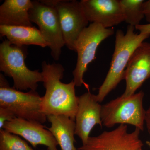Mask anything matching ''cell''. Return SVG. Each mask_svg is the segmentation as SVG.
<instances>
[{"label":"cell","mask_w":150,"mask_h":150,"mask_svg":"<svg viewBox=\"0 0 150 150\" xmlns=\"http://www.w3.org/2000/svg\"><path fill=\"white\" fill-rule=\"evenodd\" d=\"M135 28L139 31L140 33L150 34V23L138 25L135 26Z\"/></svg>","instance_id":"obj_21"},{"label":"cell","mask_w":150,"mask_h":150,"mask_svg":"<svg viewBox=\"0 0 150 150\" xmlns=\"http://www.w3.org/2000/svg\"><path fill=\"white\" fill-rule=\"evenodd\" d=\"M24 46L12 44L6 39L0 44V71L13 79V87L19 91H36L38 83L43 82L42 72L31 71L25 65Z\"/></svg>","instance_id":"obj_3"},{"label":"cell","mask_w":150,"mask_h":150,"mask_svg":"<svg viewBox=\"0 0 150 150\" xmlns=\"http://www.w3.org/2000/svg\"><path fill=\"white\" fill-rule=\"evenodd\" d=\"M114 34L113 28H105L97 23H91L83 30L75 44L77 61L73 75L76 86L80 87L83 84L88 88V85L84 81V74L89 64L95 59L100 44Z\"/></svg>","instance_id":"obj_7"},{"label":"cell","mask_w":150,"mask_h":150,"mask_svg":"<svg viewBox=\"0 0 150 150\" xmlns=\"http://www.w3.org/2000/svg\"><path fill=\"white\" fill-rule=\"evenodd\" d=\"M138 150H142V148H141V149H139Z\"/></svg>","instance_id":"obj_24"},{"label":"cell","mask_w":150,"mask_h":150,"mask_svg":"<svg viewBox=\"0 0 150 150\" xmlns=\"http://www.w3.org/2000/svg\"><path fill=\"white\" fill-rule=\"evenodd\" d=\"M141 131L136 128L129 133L127 125L121 124L112 131L90 137L86 144L78 150H138L144 146L140 139Z\"/></svg>","instance_id":"obj_8"},{"label":"cell","mask_w":150,"mask_h":150,"mask_svg":"<svg viewBox=\"0 0 150 150\" xmlns=\"http://www.w3.org/2000/svg\"><path fill=\"white\" fill-rule=\"evenodd\" d=\"M125 22L129 25L135 26L140 24L144 18L143 12V0H120Z\"/></svg>","instance_id":"obj_17"},{"label":"cell","mask_w":150,"mask_h":150,"mask_svg":"<svg viewBox=\"0 0 150 150\" xmlns=\"http://www.w3.org/2000/svg\"><path fill=\"white\" fill-rule=\"evenodd\" d=\"M47 118L51 123V127L47 129L53 134L61 150H78L74 145V120L63 115H49Z\"/></svg>","instance_id":"obj_16"},{"label":"cell","mask_w":150,"mask_h":150,"mask_svg":"<svg viewBox=\"0 0 150 150\" xmlns=\"http://www.w3.org/2000/svg\"><path fill=\"white\" fill-rule=\"evenodd\" d=\"M80 3L89 22L108 28L125 21L120 0H81Z\"/></svg>","instance_id":"obj_11"},{"label":"cell","mask_w":150,"mask_h":150,"mask_svg":"<svg viewBox=\"0 0 150 150\" xmlns=\"http://www.w3.org/2000/svg\"><path fill=\"white\" fill-rule=\"evenodd\" d=\"M150 78V43L143 42L131 56L125 71L126 88L123 96L135 93L137 90Z\"/></svg>","instance_id":"obj_10"},{"label":"cell","mask_w":150,"mask_h":150,"mask_svg":"<svg viewBox=\"0 0 150 150\" xmlns=\"http://www.w3.org/2000/svg\"><path fill=\"white\" fill-rule=\"evenodd\" d=\"M143 12L146 20L150 23V0L145 1L143 4Z\"/></svg>","instance_id":"obj_20"},{"label":"cell","mask_w":150,"mask_h":150,"mask_svg":"<svg viewBox=\"0 0 150 150\" xmlns=\"http://www.w3.org/2000/svg\"><path fill=\"white\" fill-rule=\"evenodd\" d=\"M146 144H147L148 146H149L150 147V142H147Z\"/></svg>","instance_id":"obj_23"},{"label":"cell","mask_w":150,"mask_h":150,"mask_svg":"<svg viewBox=\"0 0 150 150\" xmlns=\"http://www.w3.org/2000/svg\"><path fill=\"white\" fill-rule=\"evenodd\" d=\"M102 105L95 95L88 91L79 97L77 110L75 118V135L79 137L83 145L86 144L91 130L96 125L102 126Z\"/></svg>","instance_id":"obj_12"},{"label":"cell","mask_w":150,"mask_h":150,"mask_svg":"<svg viewBox=\"0 0 150 150\" xmlns=\"http://www.w3.org/2000/svg\"><path fill=\"white\" fill-rule=\"evenodd\" d=\"M56 7L65 45L70 50L75 51L76 41L89 23L80 1H57Z\"/></svg>","instance_id":"obj_9"},{"label":"cell","mask_w":150,"mask_h":150,"mask_svg":"<svg viewBox=\"0 0 150 150\" xmlns=\"http://www.w3.org/2000/svg\"><path fill=\"white\" fill-rule=\"evenodd\" d=\"M43 85L46 89L42 97L41 110L46 116L65 115L75 121L79 97L75 92L74 81L69 83H62L65 69L62 65L42 62Z\"/></svg>","instance_id":"obj_1"},{"label":"cell","mask_w":150,"mask_h":150,"mask_svg":"<svg viewBox=\"0 0 150 150\" xmlns=\"http://www.w3.org/2000/svg\"><path fill=\"white\" fill-rule=\"evenodd\" d=\"M134 26L129 25L125 33L118 29L115 35V48L110 69L102 85L96 95V100L101 103L110 92L124 79L125 71L131 56L137 47L150 37V34L134 32Z\"/></svg>","instance_id":"obj_2"},{"label":"cell","mask_w":150,"mask_h":150,"mask_svg":"<svg viewBox=\"0 0 150 150\" xmlns=\"http://www.w3.org/2000/svg\"><path fill=\"white\" fill-rule=\"evenodd\" d=\"M46 128L38 122L18 118L6 122L3 127L8 132L23 137L33 147L41 145L47 147V150H58L56 139Z\"/></svg>","instance_id":"obj_13"},{"label":"cell","mask_w":150,"mask_h":150,"mask_svg":"<svg viewBox=\"0 0 150 150\" xmlns=\"http://www.w3.org/2000/svg\"><path fill=\"white\" fill-rule=\"evenodd\" d=\"M30 0H6L0 6V25L32 26L29 11Z\"/></svg>","instance_id":"obj_14"},{"label":"cell","mask_w":150,"mask_h":150,"mask_svg":"<svg viewBox=\"0 0 150 150\" xmlns=\"http://www.w3.org/2000/svg\"><path fill=\"white\" fill-rule=\"evenodd\" d=\"M0 150H34L18 135L0 130Z\"/></svg>","instance_id":"obj_18"},{"label":"cell","mask_w":150,"mask_h":150,"mask_svg":"<svg viewBox=\"0 0 150 150\" xmlns=\"http://www.w3.org/2000/svg\"><path fill=\"white\" fill-rule=\"evenodd\" d=\"M144 96L141 91L131 96L121 95L102 105L103 126L111 128L117 124H130L143 131L146 112L143 106Z\"/></svg>","instance_id":"obj_4"},{"label":"cell","mask_w":150,"mask_h":150,"mask_svg":"<svg viewBox=\"0 0 150 150\" xmlns=\"http://www.w3.org/2000/svg\"><path fill=\"white\" fill-rule=\"evenodd\" d=\"M57 1H33L29 11V18L39 28L41 35L56 61L60 58L65 43L60 18L56 7Z\"/></svg>","instance_id":"obj_5"},{"label":"cell","mask_w":150,"mask_h":150,"mask_svg":"<svg viewBox=\"0 0 150 150\" xmlns=\"http://www.w3.org/2000/svg\"><path fill=\"white\" fill-rule=\"evenodd\" d=\"M0 33L12 44L19 46L36 45L48 46L39 29L33 26L0 25Z\"/></svg>","instance_id":"obj_15"},{"label":"cell","mask_w":150,"mask_h":150,"mask_svg":"<svg viewBox=\"0 0 150 150\" xmlns=\"http://www.w3.org/2000/svg\"><path fill=\"white\" fill-rule=\"evenodd\" d=\"M42 97L36 91L25 93L11 87L3 74H0V107L6 108L16 118L44 123L47 116L41 110Z\"/></svg>","instance_id":"obj_6"},{"label":"cell","mask_w":150,"mask_h":150,"mask_svg":"<svg viewBox=\"0 0 150 150\" xmlns=\"http://www.w3.org/2000/svg\"><path fill=\"white\" fill-rule=\"evenodd\" d=\"M16 118L13 112L6 108L0 107V130L3 129L6 122Z\"/></svg>","instance_id":"obj_19"},{"label":"cell","mask_w":150,"mask_h":150,"mask_svg":"<svg viewBox=\"0 0 150 150\" xmlns=\"http://www.w3.org/2000/svg\"><path fill=\"white\" fill-rule=\"evenodd\" d=\"M145 122H146L149 133L150 134V106L147 110H146Z\"/></svg>","instance_id":"obj_22"}]
</instances>
